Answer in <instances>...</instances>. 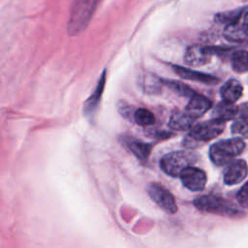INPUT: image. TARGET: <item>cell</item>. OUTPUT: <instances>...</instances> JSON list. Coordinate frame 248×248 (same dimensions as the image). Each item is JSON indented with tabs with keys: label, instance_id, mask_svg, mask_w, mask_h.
<instances>
[{
	"label": "cell",
	"instance_id": "4fadbf2b",
	"mask_svg": "<svg viewBox=\"0 0 248 248\" xmlns=\"http://www.w3.org/2000/svg\"><path fill=\"white\" fill-rule=\"evenodd\" d=\"M195 120L196 119L189 115L186 110H176L170 115L169 126L172 130L186 131L190 130L195 125Z\"/></svg>",
	"mask_w": 248,
	"mask_h": 248
},
{
	"label": "cell",
	"instance_id": "6da1fadb",
	"mask_svg": "<svg viewBox=\"0 0 248 248\" xmlns=\"http://www.w3.org/2000/svg\"><path fill=\"white\" fill-rule=\"evenodd\" d=\"M225 128V122L211 119L202 123L195 124L183 140V146L186 148H196L202 143L217 138Z\"/></svg>",
	"mask_w": 248,
	"mask_h": 248
},
{
	"label": "cell",
	"instance_id": "7c38bea8",
	"mask_svg": "<svg viewBox=\"0 0 248 248\" xmlns=\"http://www.w3.org/2000/svg\"><path fill=\"white\" fill-rule=\"evenodd\" d=\"M172 70L175 72L176 75H178L180 78L188 80H194L205 84H213L218 81V79L204 73H201L195 70H192L190 68H185L178 65H172Z\"/></svg>",
	"mask_w": 248,
	"mask_h": 248
},
{
	"label": "cell",
	"instance_id": "30bf717a",
	"mask_svg": "<svg viewBox=\"0 0 248 248\" xmlns=\"http://www.w3.org/2000/svg\"><path fill=\"white\" fill-rule=\"evenodd\" d=\"M123 144L141 162H146L151 152V144L131 136H122Z\"/></svg>",
	"mask_w": 248,
	"mask_h": 248
},
{
	"label": "cell",
	"instance_id": "52a82bcc",
	"mask_svg": "<svg viewBox=\"0 0 248 248\" xmlns=\"http://www.w3.org/2000/svg\"><path fill=\"white\" fill-rule=\"evenodd\" d=\"M213 53L214 48L211 46L193 45L187 48L184 61L190 66H202L210 61Z\"/></svg>",
	"mask_w": 248,
	"mask_h": 248
},
{
	"label": "cell",
	"instance_id": "7402d4cb",
	"mask_svg": "<svg viewBox=\"0 0 248 248\" xmlns=\"http://www.w3.org/2000/svg\"><path fill=\"white\" fill-rule=\"evenodd\" d=\"M232 132L234 135L248 139V116L237 118L232 125Z\"/></svg>",
	"mask_w": 248,
	"mask_h": 248
},
{
	"label": "cell",
	"instance_id": "e0dca14e",
	"mask_svg": "<svg viewBox=\"0 0 248 248\" xmlns=\"http://www.w3.org/2000/svg\"><path fill=\"white\" fill-rule=\"evenodd\" d=\"M140 86L145 93L157 94L161 90L163 80L150 73H144L140 77Z\"/></svg>",
	"mask_w": 248,
	"mask_h": 248
},
{
	"label": "cell",
	"instance_id": "cb8c5ba5",
	"mask_svg": "<svg viewBox=\"0 0 248 248\" xmlns=\"http://www.w3.org/2000/svg\"><path fill=\"white\" fill-rule=\"evenodd\" d=\"M240 23H241V26H242V29H243L244 33L248 37V12L243 16Z\"/></svg>",
	"mask_w": 248,
	"mask_h": 248
},
{
	"label": "cell",
	"instance_id": "9c48e42d",
	"mask_svg": "<svg viewBox=\"0 0 248 248\" xmlns=\"http://www.w3.org/2000/svg\"><path fill=\"white\" fill-rule=\"evenodd\" d=\"M247 164L243 160L232 162L225 170L224 181L228 185H234L241 182L247 175Z\"/></svg>",
	"mask_w": 248,
	"mask_h": 248
},
{
	"label": "cell",
	"instance_id": "5bb4252c",
	"mask_svg": "<svg viewBox=\"0 0 248 248\" xmlns=\"http://www.w3.org/2000/svg\"><path fill=\"white\" fill-rule=\"evenodd\" d=\"M237 107L233 103L222 101L214 107L212 110V117L213 119L225 122L234 118L237 114Z\"/></svg>",
	"mask_w": 248,
	"mask_h": 248
},
{
	"label": "cell",
	"instance_id": "8fae6325",
	"mask_svg": "<svg viewBox=\"0 0 248 248\" xmlns=\"http://www.w3.org/2000/svg\"><path fill=\"white\" fill-rule=\"evenodd\" d=\"M211 107L212 103L209 99L196 93L192 98H190L185 110L194 119H198L202 116Z\"/></svg>",
	"mask_w": 248,
	"mask_h": 248
},
{
	"label": "cell",
	"instance_id": "44dd1931",
	"mask_svg": "<svg viewBox=\"0 0 248 248\" xmlns=\"http://www.w3.org/2000/svg\"><path fill=\"white\" fill-rule=\"evenodd\" d=\"M163 83L180 96L192 98L196 94V92L191 87L182 82H178L175 80H163Z\"/></svg>",
	"mask_w": 248,
	"mask_h": 248
},
{
	"label": "cell",
	"instance_id": "3957f363",
	"mask_svg": "<svg viewBox=\"0 0 248 248\" xmlns=\"http://www.w3.org/2000/svg\"><path fill=\"white\" fill-rule=\"evenodd\" d=\"M245 147L244 141L239 138H232L218 141L211 145L209 157L216 166H224L239 155Z\"/></svg>",
	"mask_w": 248,
	"mask_h": 248
},
{
	"label": "cell",
	"instance_id": "ba28073f",
	"mask_svg": "<svg viewBox=\"0 0 248 248\" xmlns=\"http://www.w3.org/2000/svg\"><path fill=\"white\" fill-rule=\"evenodd\" d=\"M183 185L191 191H202L206 184L205 172L193 166L186 168L179 175Z\"/></svg>",
	"mask_w": 248,
	"mask_h": 248
},
{
	"label": "cell",
	"instance_id": "9a60e30c",
	"mask_svg": "<svg viewBox=\"0 0 248 248\" xmlns=\"http://www.w3.org/2000/svg\"><path fill=\"white\" fill-rule=\"evenodd\" d=\"M242 91V85L237 80L230 79L222 86L220 93L223 98V101L234 103L241 97Z\"/></svg>",
	"mask_w": 248,
	"mask_h": 248
},
{
	"label": "cell",
	"instance_id": "8992f818",
	"mask_svg": "<svg viewBox=\"0 0 248 248\" xmlns=\"http://www.w3.org/2000/svg\"><path fill=\"white\" fill-rule=\"evenodd\" d=\"M147 193L152 201L165 212L173 214L177 211V205L173 196L162 184L158 182L149 183L147 186Z\"/></svg>",
	"mask_w": 248,
	"mask_h": 248
},
{
	"label": "cell",
	"instance_id": "d6986e66",
	"mask_svg": "<svg viewBox=\"0 0 248 248\" xmlns=\"http://www.w3.org/2000/svg\"><path fill=\"white\" fill-rule=\"evenodd\" d=\"M232 69L237 73L248 72V51L237 50L232 55Z\"/></svg>",
	"mask_w": 248,
	"mask_h": 248
},
{
	"label": "cell",
	"instance_id": "277c9868",
	"mask_svg": "<svg viewBox=\"0 0 248 248\" xmlns=\"http://www.w3.org/2000/svg\"><path fill=\"white\" fill-rule=\"evenodd\" d=\"M197 160L195 153L186 150L173 151L166 154L160 161L162 170L173 177H178L188 167H191Z\"/></svg>",
	"mask_w": 248,
	"mask_h": 248
},
{
	"label": "cell",
	"instance_id": "7a4b0ae2",
	"mask_svg": "<svg viewBox=\"0 0 248 248\" xmlns=\"http://www.w3.org/2000/svg\"><path fill=\"white\" fill-rule=\"evenodd\" d=\"M100 0H74L68 20V33L71 36L82 32L91 20Z\"/></svg>",
	"mask_w": 248,
	"mask_h": 248
},
{
	"label": "cell",
	"instance_id": "ffe728a7",
	"mask_svg": "<svg viewBox=\"0 0 248 248\" xmlns=\"http://www.w3.org/2000/svg\"><path fill=\"white\" fill-rule=\"evenodd\" d=\"M133 118L138 125L142 127H148L155 123L154 114L149 109L143 108L135 110Z\"/></svg>",
	"mask_w": 248,
	"mask_h": 248
},
{
	"label": "cell",
	"instance_id": "ac0fdd59",
	"mask_svg": "<svg viewBox=\"0 0 248 248\" xmlns=\"http://www.w3.org/2000/svg\"><path fill=\"white\" fill-rule=\"evenodd\" d=\"M224 36L228 41L231 42H243L248 38L242 29L239 19L227 25L224 30Z\"/></svg>",
	"mask_w": 248,
	"mask_h": 248
},
{
	"label": "cell",
	"instance_id": "603a6c76",
	"mask_svg": "<svg viewBox=\"0 0 248 248\" xmlns=\"http://www.w3.org/2000/svg\"><path fill=\"white\" fill-rule=\"evenodd\" d=\"M237 201L240 205L248 208V181L241 187L237 193Z\"/></svg>",
	"mask_w": 248,
	"mask_h": 248
},
{
	"label": "cell",
	"instance_id": "2e32d148",
	"mask_svg": "<svg viewBox=\"0 0 248 248\" xmlns=\"http://www.w3.org/2000/svg\"><path fill=\"white\" fill-rule=\"evenodd\" d=\"M105 82H106V72L103 73V75H102L101 78L99 79V82H98L94 92L90 95V97L84 103V113H86V114L92 113L96 109V108L98 107L99 102L101 100L102 93L104 91Z\"/></svg>",
	"mask_w": 248,
	"mask_h": 248
},
{
	"label": "cell",
	"instance_id": "5b68a950",
	"mask_svg": "<svg viewBox=\"0 0 248 248\" xmlns=\"http://www.w3.org/2000/svg\"><path fill=\"white\" fill-rule=\"evenodd\" d=\"M194 204L198 209L209 213L227 216H235L238 214L237 209L231 202L216 195L199 197L194 201Z\"/></svg>",
	"mask_w": 248,
	"mask_h": 248
}]
</instances>
